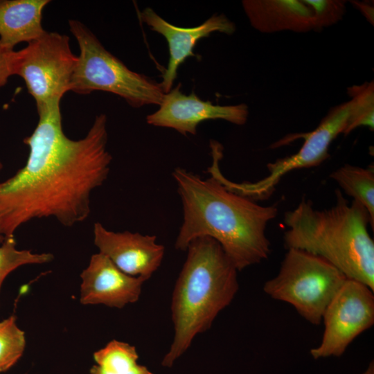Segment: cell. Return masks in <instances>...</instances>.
<instances>
[{
	"mask_svg": "<svg viewBox=\"0 0 374 374\" xmlns=\"http://www.w3.org/2000/svg\"><path fill=\"white\" fill-rule=\"evenodd\" d=\"M60 105L37 110V125L24 139L29 148L24 166L0 183L4 238L35 219L54 217L65 226L83 222L90 213L91 192L108 177L112 157L106 115H98L87 135L73 140L63 132Z\"/></svg>",
	"mask_w": 374,
	"mask_h": 374,
	"instance_id": "cell-1",
	"label": "cell"
},
{
	"mask_svg": "<svg viewBox=\"0 0 374 374\" xmlns=\"http://www.w3.org/2000/svg\"><path fill=\"white\" fill-rule=\"evenodd\" d=\"M48 0H0V42L13 48L38 38L46 30L42 15Z\"/></svg>",
	"mask_w": 374,
	"mask_h": 374,
	"instance_id": "cell-15",
	"label": "cell"
},
{
	"mask_svg": "<svg viewBox=\"0 0 374 374\" xmlns=\"http://www.w3.org/2000/svg\"><path fill=\"white\" fill-rule=\"evenodd\" d=\"M351 97L350 109L348 118L345 135L355 129L366 126L371 130L374 127V82H365L361 85L348 88Z\"/></svg>",
	"mask_w": 374,
	"mask_h": 374,
	"instance_id": "cell-18",
	"label": "cell"
},
{
	"mask_svg": "<svg viewBox=\"0 0 374 374\" xmlns=\"http://www.w3.org/2000/svg\"><path fill=\"white\" fill-rule=\"evenodd\" d=\"M176 280L170 310L174 337L161 365L172 367L194 338L208 330L239 289L238 269L220 244L209 237L188 244Z\"/></svg>",
	"mask_w": 374,
	"mask_h": 374,
	"instance_id": "cell-4",
	"label": "cell"
},
{
	"mask_svg": "<svg viewBox=\"0 0 374 374\" xmlns=\"http://www.w3.org/2000/svg\"><path fill=\"white\" fill-rule=\"evenodd\" d=\"M139 17L152 30L161 35L167 41L169 59L160 82L164 93L172 88L179 66L188 57H197L194 48L199 40L215 32L231 35L235 31V24L224 14H214L202 24L188 28L168 22L150 8L140 12Z\"/></svg>",
	"mask_w": 374,
	"mask_h": 374,
	"instance_id": "cell-12",
	"label": "cell"
},
{
	"mask_svg": "<svg viewBox=\"0 0 374 374\" xmlns=\"http://www.w3.org/2000/svg\"><path fill=\"white\" fill-rule=\"evenodd\" d=\"M350 109V100L341 103L331 108L313 131L290 135L274 143L272 148L299 138L304 139L297 152L267 163L269 173L266 177L256 181L233 182V191L254 201L265 199L271 195L276 186L287 173L321 164L328 158L332 141L339 134H344Z\"/></svg>",
	"mask_w": 374,
	"mask_h": 374,
	"instance_id": "cell-8",
	"label": "cell"
},
{
	"mask_svg": "<svg viewBox=\"0 0 374 374\" xmlns=\"http://www.w3.org/2000/svg\"><path fill=\"white\" fill-rule=\"evenodd\" d=\"M364 374H374V365L373 362L370 364Z\"/></svg>",
	"mask_w": 374,
	"mask_h": 374,
	"instance_id": "cell-23",
	"label": "cell"
},
{
	"mask_svg": "<svg viewBox=\"0 0 374 374\" xmlns=\"http://www.w3.org/2000/svg\"><path fill=\"white\" fill-rule=\"evenodd\" d=\"M322 321V340L311 349L312 357L318 359L342 355L359 335L373 325V291L348 278L328 305Z\"/></svg>",
	"mask_w": 374,
	"mask_h": 374,
	"instance_id": "cell-9",
	"label": "cell"
},
{
	"mask_svg": "<svg viewBox=\"0 0 374 374\" xmlns=\"http://www.w3.org/2000/svg\"><path fill=\"white\" fill-rule=\"evenodd\" d=\"M330 177L344 192L368 211L372 229L374 226V169L345 164L333 171Z\"/></svg>",
	"mask_w": 374,
	"mask_h": 374,
	"instance_id": "cell-17",
	"label": "cell"
},
{
	"mask_svg": "<svg viewBox=\"0 0 374 374\" xmlns=\"http://www.w3.org/2000/svg\"><path fill=\"white\" fill-rule=\"evenodd\" d=\"M69 40L66 35L45 31L25 48L13 51L12 75L24 80L37 110L60 103L70 91L78 56L73 53Z\"/></svg>",
	"mask_w": 374,
	"mask_h": 374,
	"instance_id": "cell-7",
	"label": "cell"
},
{
	"mask_svg": "<svg viewBox=\"0 0 374 374\" xmlns=\"http://www.w3.org/2000/svg\"><path fill=\"white\" fill-rule=\"evenodd\" d=\"M181 83L165 93L158 110L147 116V123L171 128L187 136L195 135L197 126L208 120H224L238 125H244L249 109L244 103L233 105H214L200 99L194 91L185 95Z\"/></svg>",
	"mask_w": 374,
	"mask_h": 374,
	"instance_id": "cell-10",
	"label": "cell"
},
{
	"mask_svg": "<svg viewBox=\"0 0 374 374\" xmlns=\"http://www.w3.org/2000/svg\"><path fill=\"white\" fill-rule=\"evenodd\" d=\"M26 347L24 332L11 315L0 321V373L15 366L23 355Z\"/></svg>",
	"mask_w": 374,
	"mask_h": 374,
	"instance_id": "cell-19",
	"label": "cell"
},
{
	"mask_svg": "<svg viewBox=\"0 0 374 374\" xmlns=\"http://www.w3.org/2000/svg\"><path fill=\"white\" fill-rule=\"evenodd\" d=\"M358 8L360 12L366 17L369 22L373 24V7L371 3L365 2L351 1Z\"/></svg>",
	"mask_w": 374,
	"mask_h": 374,
	"instance_id": "cell-22",
	"label": "cell"
},
{
	"mask_svg": "<svg viewBox=\"0 0 374 374\" xmlns=\"http://www.w3.org/2000/svg\"><path fill=\"white\" fill-rule=\"evenodd\" d=\"M4 238L3 236H1L0 235V244L3 242V241L4 240Z\"/></svg>",
	"mask_w": 374,
	"mask_h": 374,
	"instance_id": "cell-24",
	"label": "cell"
},
{
	"mask_svg": "<svg viewBox=\"0 0 374 374\" xmlns=\"http://www.w3.org/2000/svg\"><path fill=\"white\" fill-rule=\"evenodd\" d=\"M96 364L90 374H154L138 363L135 346L113 339L93 353Z\"/></svg>",
	"mask_w": 374,
	"mask_h": 374,
	"instance_id": "cell-16",
	"label": "cell"
},
{
	"mask_svg": "<svg viewBox=\"0 0 374 374\" xmlns=\"http://www.w3.org/2000/svg\"><path fill=\"white\" fill-rule=\"evenodd\" d=\"M336 202L329 208L315 209L303 198L285 212L284 233L287 249H297L326 260L347 278L359 281L374 292V242L368 232L371 218L357 202L349 203L335 190Z\"/></svg>",
	"mask_w": 374,
	"mask_h": 374,
	"instance_id": "cell-3",
	"label": "cell"
},
{
	"mask_svg": "<svg viewBox=\"0 0 374 374\" xmlns=\"http://www.w3.org/2000/svg\"><path fill=\"white\" fill-rule=\"evenodd\" d=\"M2 168H3V164H2V163L0 161V171H1V170L2 169Z\"/></svg>",
	"mask_w": 374,
	"mask_h": 374,
	"instance_id": "cell-25",
	"label": "cell"
},
{
	"mask_svg": "<svg viewBox=\"0 0 374 374\" xmlns=\"http://www.w3.org/2000/svg\"><path fill=\"white\" fill-rule=\"evenodd\" d=\"M16 244L13 236L6 238L0 245V293L5 278L17 268L25 265L44 264L53 259L50 253H35L30 250H19Z\"/></svg>",
	"mask_w": 374,
	"mask_h": 374,
	"instance_id": "cell-20",
	"label": "cell"
},
{
	"mask_svg": "<svg viewBox=\"0 0 374 374\" xmlns=\"http://www.w3.org/2000/svg\"><path fill=\"white\" fill-rule=\"evenodd\" d=\"M13 51L0 42V88L7 83L12 75L11 60Z\"/></svg>",
	"mask_w": 374,
	"mask_h": 374,
	"instance_id": "cell-21",
	"label": "cell"
},
{
	"mask_svg": "<svg viewBox=\"0 0 374 374\" xmlns=\"http://www.w3.org/2000/svg\"><path fill=\"white\" fill-rule=\"evenodd\" d=\"M94 244L119 269L127 275L147 280L159 268L165 247L155 235L128 231L114 232L100 222L93 226Z\"/></svg>",
	"mask_w": 374,
	"mask_h": 374,
	"instance_id": "cell-11",
	"label": "cell"
},
{
	"mask_svg": "<svg viewBox=\"0 0 374 374\" xmlns=\"http://www.w3.org/2000/svg\"><path fill=\"white\" fill-rule=\"evenodd\" d=\"M348 278L322 258L287 249L278 274L263 290L274 299L292 305L308 322L319 325L328 305Z\"/></svg>",
	"mask_w": 374,
	"mask_h": 374,
	"instance_id": "cell-6",
	"label": "cell"
},
{
	"mask_svg": "<svg viewBox=\"0 0 374 374\" xmlns=\"http://www.w3.org/2000/svg\"><path fill=\"white\" fill-rule=\"evenodd\" d=\"M251 26L262 33L321 30L314 0H244Z\"/></svg>",
	"mask_w": 374,
	"mask_h": 374,
	"instance_id": "cell-14",
	"label": "cell"
},
{
	"mask_svg": "<svg viewBox=\"0 0 374 374\" xmlns=\"http://www.w3.org/2000/svg\"><path fill=\"white\" fill-rule=\"evenodd\" d=\"M172 175L183 208L176 249L186 251L193 240L211 238L238 271L268 258L266 229L278 215L276 206H262L236 194L212 175L202 179L181 168H175Z\"/></svg>",
	"mask_w": 374,
	"mask_h": 374,
	"instance_id": "cell-2",
	"label": "cell"
},
{
	"mask_svg": "<svg viewBox=\"0 0 374 374\" xmlns=\"http://www.w3.org/2000/svg\"><path fill=\"white\" fill-rule=\"evenodd\" d=\"M80 278V301L82 304H102L119 309L136 302L142 286L147 281L144 278L123 272L100 252L91 256Z\"/></svg>",
	"mask_w": 374,
	"mask_h": 374,
	"instance_id": "cell-13",
	"label": "cell"
},
{
	"mask_svg": "<svg viewBox=\"0 0 374 374\" xmlns=\"http://www.w3.org/2000/svg\"><path fill=\"white\" fill-rule=\"evenodd\" d=\"M69 26L80 49L71 91L82 95L95 91L112 93L134 108L159 105L165 93L161 83L127 67L81 21L70 19Z\"/></svg>",
	"mask_w": 374,
	"mask_h": 374,
	"instance_id": "cell-5",
	"label": "cell"
}]
</instances>
